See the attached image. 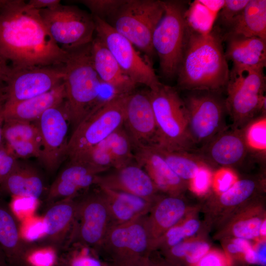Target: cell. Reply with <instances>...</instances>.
<instances>
[{"mask_svg":"<svg viewBox=\"0 0 266 266\" xmlns=\"http://www.w3.org/2000/svg\"><path fill=\"white\" fill-rule=\"evenodd\" d=\"M195 266H233V264L224 251L210 249Z\"/></svg>","mask_w":266,"mask_h":266,"instance_id":"c3c4849f","label":"cell"},{"mask_svg":"<svg viewBox=\"0 0 266 266\" xmlns=\"http://www.w3.org/2000/svg\"><path fill=\"white\" fill-rule=\"evenodd\" d=\"M0 57L11 68L60 66L67 52L52 39L39 10L6 0L0 10Z\"/></svg>","mask_w":266,"mask_h":266,"instance_id":"6da1fadb","label":"cell"},{"mask_svg":"<svg viewBox=\"0 0 266 266\" xmlns=\"http://www.w3.org/2000/svg\"><path fill=\"white\" fill-rule=\"evenodd\" d=\"M10 67L0 57V88H4V81L9 70Z\"/></svg>","mask_w":266,"mask_h":266,"instance_id":"db71d44e","label":"cell"},{"mask_svg":"<svg viewBox=\"0 0 266 266\" xmlns=\"http://www.w3.org/2000/svg\"><path fill=\"white\" fill-rule=\"evenodd\" d=\"M6 0H0V10L5 2Z\"/></svg>","mask_w":266,"mask_h":266,"instance_id":"94428289","label":"cell"},{"mask_svg":"<svg viewBox=\"0 0 266 266\" xmlns=\"http://www.w3.org/2000/svg\"><path fill=\"white\" fill-rule=\"evenodd\" d=\"M225 52L227 61L233 63L230 73L266 65V40L258 37L228 36Z\"/></svg>","mask_w":266,"mask_h":266,"instance_id":"d4e9b609","label":"cell"},{"mask_svg":"<svg viewBox=\"0 0 266 266\" xmlns=\"http://www.w3.org/2000/svg\"><path fill=\"white\" fill-rule=\"evenodd\" d=\"M94 68L103 84L110 87L114 95L129 94L137 85L122 70L101 39L97 35L91 42Z\"/></svg>","mask_w":266,"mask_h":266,"instance_id":"603a6c76","label":"cell"},{"mask_svg":"<svg viewBox=\"0 0 266 266\" xmlns=\"http://www.w3.org/2000/svg\"><path fill=\"white\" fill-rule=\"evenodd\" d=\"M65 99L63 82L52 90L40 95L16 103H4V118L34 122L46 110L62 103Z\"/></svg>","mask_w":266,"mask_h":266,"instance_id":"4316f807","label":"cell"},{"mask_svg":"<svg viewBox=\"0 0 266 266\" xmlns=\"http://www.w3.org/2000/svg\"><path fill=\"white\" fill-rule=\"evenodd\" d=\"M99 189L106 201L111 225L146 215L154 202L132 194L101 187Z\"/></svg>","mask_w":266,"mask_h":266,"instance_id":"83f0119b","label":"cell"},{"mask_svg":"<svg viewBox=\"0 0 266 266\" xmlns=\"http://www.w3.org/2000/svg\"><path fill=\"white\" fill-rule=\"evenodd\" d=\"M2 136L4 144L23 140L41 142L38 129L34 122L4 119L2 126Z\"/></svg>","mask_w":266,"mask_h":266,"instance_id":"e575fe53","label":"cell"},{"mask_svg":"<svg viewBox=\"0 0 266 266\" xmlns=\"http://www.w3.org/2000/svg\"><path fill=\"white\" fill-rule=\"evenodd\" d=\"M62 259V266H112L102 260L96 250L77 243Z\"/></svg>","mask_w":266,"mask_h":266,"instance_id":"d590c367","label":"cell"},{"mask_svg":"<svg viewBox=\"0 0 266 266\" xmlns=\"http://www.w3.org/2000/svg\"><path fill=\"white\" fill-rule=\"evenodd\" d=\"M164 158L171 169L183 180L188 183L200 169L211 166L195 153L184 150H168L152 145Z\"/></svg>","mask_w":266,"mask_h":266,"instance_id":"1f68e13d","label":"cell"},{"mask_svg":"<svg viewBox=\"0 0 266 266\" xmlns=\"http://www.w3.org/2000/svg\"><path fill=\"white\" fill-rule=\"evenodd\" d=\"M123 127L134 148L155 144L157 127L148 91L129 95Z\"/></svg>","mask_w":266,"mask_h":266,"instance_id":"2e32d148","label":"cell"},{"mask_svg":"<svg viewBox=\"0 0 266 266\" xmlns=\"http://www.w3.org/2000/svg\"><path fill=\"white\" fill-rule=\"evenodd\" d=\"M43 190V182L36 169L18 161L0 188V192L12 197L37 200L41 196Z\"/></svg>","mask_w":266,"mask_h":266,"instance_id":"4dcf8cb0","label":"cell"},{"mask_svg":"<svg viewBox=\"0 0 266 266\" xmlns=\"http://www.w3.org/2000/svg\"><path fill=\"white\" fill-rule=\"evenodd\" d=\"M20 234L25 242H32L45 235L43 217L31 216L21 221L19 225Z\"/></svg>","mask_w":266,"mask_h":266,"instance_id":"ab89813d","label":"cell"},{"mask_svg":"<svg viewBox=\"0 0 266 266\" xmlns=\"http://www.w3.org/2000/svg\"><path fill=\"white\" fill-rule=\"evenodd\" d=\"M94 185L132 194L154 202L158 190L145 171L136 163H130L110 172L97 175Z\"/></svg>","mask_w":266,"mask_h":266,"instance_id":"ac0fdd59","label":"cell"},{"mask_svg":"<svg viewBox=\"0 0 266 266\" xmlns=\"http://www.w3.org/2000/svg\"><path fill=\"white\" fill-rule=\"evenodd\" d=\"M17 162V159L7 149L3 142L0 146V188Z\"/></svg>","mask_w":266,"mask_h":266,"instance_id":"681fc988","label":"cell"},{"mask_svg":"<svg viewBox=\"0 0 266 266\" xmlns=\"http://www.w3.org/2000/svg\"><path fill=\"white\" fill-rule=\"evenodd\" d=\"M63 65L10 68L4 81L5 103L25 100L45 93L63 82Z\"/></svg>","mask_w":266,"mask_h":266,"instance_id":"5bb4252c","label":"cell"},{"mask_svg":"<svg viewBox=\"0 0 266 266\" xmlns=\"http://www.w3.org/2000/svg\"><path fill=\"white\" fill-rule=\"evenodd\" d=\"M148 266H177L166 259L156 251H153L148 261Z\"/></svg>","mask_w":266,"mask_h":266,"instance_id":"816d5d0a","label":"cell"},{"mask_svg":"<svg viewBox=\"0 0 266 266\" xmlns=\"http://www.w3.org/2000/svg\"><path fill=\"white\" fill-rule=\"evenodd\" d=\"M193 209L181 196L158 197L146 215V224L153 251L155 242Z\"/></svg>","mask_w":266,"mask_h":266,"instance_id":"44dd1931","label":"cell"},{"mask_svg":"<svg viewBox=\"0 0 266 266\" xmlns=\"http://www.w3.org/2000/svg\"><path fill=\"white\" fill-rule=\"evenodd\" d=\"M38 200L32 198L12 197L10 210L15 218L22 220L33 215Z\"/></svg>","mask_w":266,"mask_h":266,"instance_id":"f6af8a7d","label":"cell"},{"mask_svg":"<svg viewBox=\"0 0 266 266\" xmlns=\"http://www.w3.org/2000/svg\"><path fill=\"white\" fill-rule=\"evenodd\" d=\"M146 215L111 225L98 253L104 255L113 265L146 264L153 252Z\"/></svg>","mask_w":266,"mask_h":266,"instance_id":"ba28073f","label":"cell"},{"mask_svg":"<svg viewBox=\"0 0 266 266\" xmlns=\"http://www.w3.org/2000/svg\"><path fill=\"white\" fill-rule=\"evenodd\" d=\"M184 100L188 113V131L195 146L207 143L225 129L227 113L225 100L218 93L195 91Z\"/></svg>","mask_w":266,"mask_h":266,"instance_id":"8fae6325","label":"cell"},{"mask_svg":"<svg viewBox=\"0 0 266 266\" xmlns=\"http://www.w3.org/2000/svg\"><path fill=\"white\" fill-rule=\"evenodd\" d=\"M91 42L65 50L67 57L63 65L64 106L70 124L74 128L101 101L103 84L93 66Z\"/></svg>","mask_w":266,"mask_h":266,"instance_id":"3957f363","label":"cell"},{"mask_svg":"<svg viewBox=\"0 0 266 266\" xmlns=\"http://www.w3.org/2000/svg\"><path fill=\"white\" fill-rule=\"evenodd\" d=\"M0 266H8L7 265H6V266H2V265H0Z\"/></svg>","mask_w":266,"mask_h":266,"instance_id":"6125c7cd","label":"cell"},{"mask_svg":"<svg viewBox=\"0 0 266 266\" xmlns=\"http://www.w3.org/2000/svg\"><path fill=\"white\" fill-rule=\"evenodd\" d=\"M104 141L115 163V169L133 163L134 147L123 126L111 133Z\"/></svg>","mask_w":266,"mask_h":266,"instance_id":"836d02e7","label":"cell"},{"mask_svg":"<svg viewBox=\"0 0 266 266\" xmlns=\"http://www.w3.org/2000/svg\"><path fill=\"white\" fill-rule=\"evenodd\" d=\"M79 1L90 10L93 17L106 21L120 6L124 0H81Z\"/></svg>","mask_w":266,"mask_h":266,"instance_id":"60d3db41","label":"cell"},{"mask_svg":"<svg viewBox=\"0 0 266 266\" xmlns=\"http://www.w3.org/2000/svg\"><path fill=\"white\" fill-rule=\"evenodd\" d=\"M111 226L106 201L99 190L77 200L75 220L69 239L73 244H80L98 251Z\"/></svg>","mask_w":266,"mask_h":266,"instance_id":"4fadbf2b","label":"cell"},{"mask_svg":"<svg viewBox=\"0 0 266 266\" xmlns=\"http://www.w3.org/2000/svg\"><path fill=\"white\" fill-rule=\"evenodd\" d=\"M4 144L17 159L32 157L40 159L42 149L41 142L34 140L15 141Z\"/></svg>","mask_w":266,"mask_h":266,"instance_id":"b9f144b4","label":"cell"},{"mask_svg":"<svg viewBox=\"0 0 266 266\" xmlns=\"http://www.w3.org/2000/svg\"><path fill=\"white\" fill-rule=\"evenodd\" d=\"M242 130L249 150L265 154L266 150V115L255 118Z\"/></svg>","mask_w":266,"mask_h":266,"instance_id":"8d00e7d4","label":"cell"},{"mask_svg":"<svg viewBox=\"0 0 266 266\" xmlns=\"http://www.w3.org/2000/svg\"><path fill=\"white\" fill-rule=\"evenodd\" d=\"M257 198L238 209L223 223L219 236L224 239L239 238L248 240L259 239L266 212Z\"/></svg>","mask_w":266,"mask_h":266,"instance_id":"cb8c5ba5","label":"cell"},{"mask_svg":"<svg viewBox=\"0 0 266 266\" xmlns=\"http://www.w3.org/2000/svg\"><path fill=\"white\" fill-rule=\"evenodd\" d=\"M163 2L164 12L153 32L152 44L159 57L162 74L171 78L176 76L186 42L187 8L183 1Z\"/></svg>","mask_w":266,"mask_h":266,"instance_id":"8992f818","label":"cell"},{"mask_svg":"<svg viewBox=\"0 0 266 266\" xmlns=\"http://www.w3.org/2000/svg\"><path fill=\"white\" fill-rule=\"evenodd\" d=\"M211 249L209 242L201 236L191 237L159 254L177 266H195Z\"/></svg>","mask_w":266,"mask_h":266,"instance_id":"d6a6232c","label":"cell"},{"mask_svg":"<svg viewBox=\"0 0 266 266\" xmlns=\"http://www.w3.org/2000/svg\"><path fill=\"white\" fill-rule=\"evenodd\" d=\"M3 99H5L4 88L2 89L0 88V100Z\"/></svg>","mask_w":266,"mask_h":266,"instance_id":"91938a15","label":"cell"},{"mask_svg":"<svg viewBox=\"0 0 266 266\" xmlns=\"http://www.w3.org/2000/svg\"><path fill=\"white\" fill-rule=\"evenodd\" d=\"M107 170L83 161H70L51 184L47 201L53 203L75 198L80 192L94 185L97 175Z\"/></svg>","mask_w":266,"mask_h":266,"instance_id":"d6986e66","label":"cell"},{"mask_svg":"<svg viewBox=\"0 0 266 266\" xmlns=\"http://www.w3.org/2000/svg\"><path fill=\"white\" fill-rule=\"evenodd\" d=\"M254 248L257 256L258 265L266 266V240H259L255 245Z\"/></svg>","mask_w":266,"mask_h":266,"instance_id":"f5cc1de1","label":"cell"},{"mask_svg":"<svg viewBox=\"0 0 266 266\" xmlns=\"http://www.w3.org/2000/svg\"><path fill=\"white\" fill-rule=\"evenodd\" d=\"M249 0H225L219 16L221 25L226 30L244 8Z\"/></svg>","mask_w":266,"mask_h":266,"instance_id":"bcb514c9","label":"cell"},{"mask_svg":"<svg viewBox=\"0 0 266 266\" xmlns=\"http://www.w3.org/2000/svg\"><path fill=\"white\" fill-rule=\"evenodd\" d=\"M134 160L147 173L159 191L166 195L181 196L188 184L169 167L152 145L134 148Z\"/></svg>","mask_w":266,"mask_h":266,"instance_id":"ffe728a7","label":"cell"},{"mask_svg":"<svg viewBox=\"0 0 266 266\" xmlns=\"http://www.w3.org/2000/svg\"><path fill=\"white\" fill-rule=\"evenodd\" d=\"M59 260L58 250L55 247L49 245H32L26 252L22 266H55Z\"/></svg>","mask_w":266,"mask_h":266,"instance_id":"74e56055","label":"cell"},{"mask_svg":"<svg viewBox=\"0 0 266 266\" xmlns=\"http://www.w3.org/2000/svg\"><path fill=\"white\" fill-rule=\"evenodd\" d=\"M260 236L262 240H266V220L263 222L260 231Z\"/></svg>","mask_w":266,"mask_h":266,"instance_id":"9f6ffc18","label":"cell"},{"mask_svg":"<svg viewBox=\"0 0 266 266\" xmlns=\"http://www.w3.org/2000/svg\"><path fill=\"white\" fill-rule=\"evenodd\" d=\"M30 8L36 10H42L54 8L61 4L60 0H30L26 2Z\"/></svg>","mask_w":266,"mask_h":266,"instance_id":"f907efd6","label":"cell"},{"mask_svg":"<svg viewBox=\"0 0 266 266\" xmlns=\"http://www.w3.org/2000/svg\"><path fill=\"white\" fill-rule=\"evenodd\" d=\"M93 18L96 35L103 42L125 74L137 85H144L149 90L158 88L162 83L152 65L141 57L133 45L106 22Z\"/></svg>","mask_w":266,"mask_h":266,"instance_id":"7c38bea8","label":"cell"},{"mask_svg":"<svg viewBox=\"0 0 266 266\" xmlns=\"http://www.w3.org/2000/svg\"><path fill=\"white\" fill-rule=\"evenodd\" d=\"M249 151L242 129L227 127L195 153L211 166L230 168L241 163Z\"/></svg>","mask_w":266,"mask_h":266,"instance_id":"e0dca14e","label":"cell"},{"mask_svg":"<svg viewBox=\"0 0 266 266\" xmlns=\"http://www.w3.org/2000/svg\"><path fill=\"white\" fill-rule=\"evenodd\" d=\"M71 161H83L107 170L111 167L116 168L115 163L104 140L90 148L77 159Z\"/></svg>","mask_w":266,"mask_h":266,"instance_id":"f35d334b","label":"cell"},{"mask_svg":"<svg viewBox=\"0 0 266 266\" xmlns=\"http://www.w3.org/2000/svg\"><path fill=\"white\" fill-rule=\"evenodd\" d=\"M214 172L211 166L201 168L188 183V188L198 196L204 195L212 187Z\"/></svg>","mask_w":266,"mask_h":266,"instance_id":"ee69618b","label":"cell"},{"mask_svg":"<svg viewBox=\"0 0 266 266\" xmlns=\"http://www.w3.org/2000/svg\"><path fill=\"white\" fill-rule=\"evenodd\" d=\"M228 36L258 37L266 40V0H249L223 38Z\"/></svg>","mask_w":266,"mask_h":266,"instance_id":"f546056e","label":"cell"},{"mask_svg":"<svg viewBox=\"0 0 266 266\" xmlns=\"http://www.w3.org/2000/svg\"><path fill=\"white\" fill-rule=\"evenodd\" d=\"M157 127L152 145L168 150L193 151L184 100L173 88L162 84L148 91Z\"/></svg>","mask_w":266,"mask_h":266,"instance_id":"277c9868","label":"cell"},{"mask_svg":"<svg viewBox=\"0 0 266 266\" xmlns=\"http://www.w3.org/2000/svg\"><path fill=\"white\" fill-rule=\"evenodd\" d=\"M263 67L230 74L225 100L233 127L242 130L260 112L266 114V77Z\"/></svg>","mask_w":266,"mask_h":266,"instance_id":"9c48e42d","label":"cell"},{"mask_svg":"<svg viewBox=\"0 0 266 266\" xmlns=\"http://www.w3.org/2000/svg\"><path fill=\"white\" fill-rule=\"evenodd\" d=\"M223 244L224 251L231 259L233 266L236 262L244 264L246 253L253 247L250 240L239 238L224 239Z\"/></svg>","mask_w":266,"mask_h":266,"instance_id":"7bdbcfd3","label":"cell"},{"mask_svg":"<svg viewBox=\"0 0 266 266\" xmlns=\"http://www.w3.org/2000/svg\"><path fill=\"white\" fill-rule=\"evenodd\" d=\"M129 94L114 95L100 101L74 128L66 156L77 159L123 126Z\"/></svg>","mask_w":266,"mask_h":266,"instance_id":"5b68a950","label":"cell"},{"mask_svg":"<svg viewBox=\"0 0 266 266\" xmlns=\"http://www.w3.org/2000/svg\"><path fill=\"white\" fill-rule=\"evenodd\" d=\"M112 266H148V262L145 265H113Z\"/></svg>","mask_w":266,"mask_h":266,"instance_id":"680465c9","label":"cell"},{"mask_svg":"<svg viewBox=\"0 0 266 266\" xmlns=\"http://www.w3.org/2000/svg\"><path fill=\"white\" fill-rule=\"evenodd\" d=\"M4 102V99L0 100V146L3 143L2 136V126L4 121L3 114V107Z\"/></svg>","mask_w":266,"mask_h":266,"instance_id":"11a10c76","label":"cell"},{"mask_svg":"<svg viewBox=\"0 0 266 266\" xmlns=\"http://www.w3.org/2000/svg\"><path fill=\"white\" fill-rule=\"evenodd\" d=\"M0 265H2V266L7 265L4 254L0 246Z\"/></svg>","mask_w":266,"mask_h":266,"instance_id":"6f0895ef","label":"cell"},{"mask_svg":"<svg viewBox=\"0 0 266 266\" xmlns=\"http://www.w3.org/2000/svg\"><path fill=\"white\" fill-rule=\"evenodd\" d=\"M264 188V180L260 178L237 180L226 191L211 197L208 202L210 204H208L209 212L212 216L215 214L220 219L222 216L221 220L223 222L238 209L257 198Z\"/></svg>","mask_w":266,"mask_h":266,"instance_id":"7402d4cb","label":"cell"},{"mask_svg":"<svg viewBox=\"0 0 266 266\" xmlns=\"http://www.w3.org/2000/svg\"><path fill=\"white\" fill-rule=\"evenodd\" d=\"M34 122L41 138L42 149L39 160L46 169L53 171L67 153L70 122L64 101L46 110Z\"/></svg>","mask_w":266,"mask_h":266,"instance_id":"9a60e30c","label":"cell"},{"mask_svg":"<svg viewBox=\"0 0 266 266\" xmlns=\"http://www.w3.org/2000/svg\"><path fill=\"white\" fill-rule=\"evenodd\" d=\"M67 199L56 201L43 217L45 235L49 245L58 250L72 231L75 220L77 200Z\"/></svg>","mask_w":266,"mask_h":266,"instance_id":"484cf974","label":"cell"},{"mask_svg":"<svg viewBox=\"0 0 266 266\" xmlns=\"http://www.w3.org/2000/svg\"><path fill=\"white\" fill-rule=\"evenodd\" d=\"M39 14L52 39L65 50L88 44L94 39L93 16L77 6L61 3L40 10Z\"/></svg>","mask_w":266,"mask_h":266,"instance_id":"30bf717a","label":"cell"},{"mask_svg":"<svg viewBox=\"0 0 266 266\" xmlns=\"http://www.w3.org/2000/svg\"><path fill=\"white\" fill-rule=\"evenodd\" d=\"M237 180L232 169L222 167L214 172L212 188L215 194H221L228 190Z\"/></svg>","mask_w":266,"mask_h":266,"instance_id":"7dc6e473","label":"cell"},{"mask_svg":"<svg viewBox=\"0 0 266 266\" xmlns=\"http://www.w3.org/2000/svg\"><path fill=\"white\" fill-rule=\"evenodd\" d=\"M223 39L217 29L201 33L188 26L186 42L176 74L180 88L218 93L226 89L230 70Z\"/></svg>","mask_w":266,"mask_h":266,"instance_id":"7a4b0ae2","label":"cell"},{"mask_svg":"<svg viewBox=\"0 0 266 266\" xmlns=\"http://www.w3.org/2000/svg\"></svg>","mask_w":266,"mask_h":266,"instance_id":"be15d7a7","label":"cell"},{"mask_svg":"<svg viewBox=\"0 0 266 266\" xmlns=\"http://www.w3.org/2000/svg\"><path fill=\"white\" fill-rule=\"evenodd\" d=\"M164 12L163 1L124 0L105 22L151 57L155 53L152 44L153 33Z\"/></svg>","mask_w":266,"mask_h":266,"instance_id":"52a82bcc","label":"cell"},{"mask_svg":"<svg viewBox=\"0 0 266 266\" xmlns=\"http://www.w3.org/2000/svg\"><path fill=\"white\" fill-rule=\"evenodd\" d=\"M21 238L19 225L10 209L0 203V246L8 266H22L23 257L32 245Z\"/></svg>","mask_w":266,"mask_h":266,"instance_id":"f1b7e54d","label":"cell"}]
</instances>
